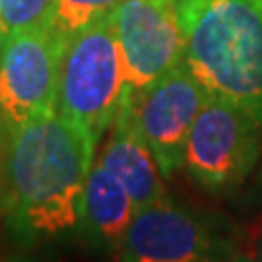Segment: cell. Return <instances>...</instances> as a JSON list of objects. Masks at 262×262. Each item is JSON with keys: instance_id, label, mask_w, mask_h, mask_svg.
<instances>
[{"instance_id": "6da1fadb", "label": "cell", "mask_w": 262, "mask_h": 262, "mask_svg": "<svg viewBox=\"0 0 262 262\" xmlns=\"http://www.w3.org/2000/svg\"><path fill=\"white\" fill-rule=\"evenodd\" d=\"M96 146L83 129L57 112L11 138L3 214L15 245L31 249L79 241L83 194Z\"/></svg>"}, {"instance_id": "7a4b0ae2", "label": "cell", "mask_w": 262, "mask_h": 262, "mask_svg": "<svg viewBox=\"0 0 262 262\" xmlns=\"http://www.w3.org/2000/svg\"><path fill=\"white\" fill-rule=\"evenodd\" d=\"M184 68L210 98L262 122V13L247 0H177Z\"/></svg>"}, {"instance_id": "3957f363", "label": "cell", "mask_w": 262, "mask_h": 262, "mask_svg": "<svg viewBox=\"0 0 262 262\" xmlns=\"http://www.w3.org/2000/svg\"><path fill=\"white\" fill-rule=\"evenodd\" d=\"M127 90L125 61L112 18L75 33L63 46L57 114L98 144L110 131Z\"/></svg>"}, {"instance_id": "277c9868", "label": "cell", "mask_w": 262, "mask_h": 262, "mask_svg": "<svg viewBox=\"0 0 262 262\" xmlns=\"http://www.w3.org/2000/svg\"><path fill=\"white\" fill-rule=\"evenodd\" d=\"M262 158V122L236 105L210 98L196 116L184 170L199 190L229 194L247 182Z\"/></svg>"}, {"instance_id": "5b68a950", "label": "cell", "mask_w": 262, "mask_h": 262, "mask_svg": "<svg viewBox=\"0 0 262 262\" xmlns=\"http://www.w3.org/2000/svg\"><path fill=\"white\" fill-rule=\"evenodd\" d=\"M236 249L238 241L221 216L164 196L138 208L118 262H221Z\"/></svg>"}, {"instance_id": "8992f818", "label": "cell", "mask_w": 262, "mask_h": 262, "mask_svg": "<svg viewBox=\"0 0 262 262\" xmlns=\"http://www.w3.org/2000/svg\"><path fill=\"white\" fill-rule=\"evenodd\" d=\"M66 42L51 24L24 29L0 44V136L15 134L57 112L59 63Z\"/></svg>"}, {"instance_id": "52a82bcc", "label": "cell", "mask_w": 262, "mask_h": 262, "mask_svg": "<svg viewBox=\"0 0 262 262\" xmlns=\"http://www.w3.org/2000/svg\"><path fill=\"white\" fill-rule=\"evenodd\" d=\"M125 98L164 179H175L184 170L188 138L208 94L182 63L140 92L125 90Z\"/></svg>"}, {"instance_id": "ba28073f", "label": "cell", "mask_w": 262, "mask_h": 262, "mask_svg": "<svg viewBox=\"0 0 262 262\" xmlns=\"http://www.w3.org/2000/svg\"><path fill=\"white\" fill-rule=\"evenodd\" d=\"M110 18L125 61L127 92H140L182 66L177 0H122Z\"/></svg>"}, {"instance_id": "9c48e42d", "label": "cell", "mask_w": 262, "mask_h": 262, "mask_svg": "<svg viewBox=\"0 0 262 262\" xmlns=\"http://www.w3.org/2000/svg\"><path fill=\"white\" fill-rule=\"evenodd\" d=\"M96 162L125 184L138 208L153 206L168 196L162 168L131 116L125 96Z\"/></svg>"}, {"instance_id": "30bf717a", "label": "cell", "mask_w": 262, "mask_h": 262, "mask_svg": "<svg viewBox=\"0 0 262 262\" xmlns=\"http://www.w3.org/2000/svg\"><path fill=\"white\" fill-rule=\"evenodd\" d=\"M136 212L138 206L125 184L94 160L83 194L79 241L101 258H118Z\"/></svg>"}, {"instance_id": "8fae6325", "label": "cell", "mask_w": 262, "mask_h": 262, "mask_svg": "<svg viewBox=\"0 0 262 262\" xmlns=\"http://www.w3.org/2000/svg\"><path fill=\"white\" fill-rule=\"evenodd\" d=\"M122 0H55L51 29L63 42L105 15H112Z\"/></svg>"}, {"instance_id": "7c38bea8", "label": "cell", "mask_w": 262, "mask_h": 262, "mask_svg": "<svg viewBox=\"0 0 262 262\" xmlns=\"http://www.w3.org/2000/svg\"><path fill=\"white\" fill-rule=\"evenodd\" d=\"M55 0H0L3 39L24 29L51 24Z\"/></svg>"}, {"instance_id": "4fadbf2b", "label": "cell", "mask_w": 262, "mask_h": 262, "mask_svg": "<svg viewBox=\"0 0 262 262\" xmlns=\"http://www.w3.org/2000/svg\"><path fill=\"white\" fill-rule=\"evenodd\" d=\"M5 192H7V142L0 136V214L5 208Z\"/></svg>"}, {"instance_id": "5bb4252c", "label": "cell", "mask_w": 262, "mask_h": 262, "mask_svg": "<svg viewBox=\"0 0 262 262\" xmlns=\"http://www.w3.org/2000/svg\"><path fill=\"white\" fill-rule=\"evenodd\" d=\"M221 262H262L258 253H245V251H238L236 249L232 256H227L225 260H221Z\"/></svg>"}, {"instance_id": "9a60e30c", "label": "cell", "mask_w": 262, "mask_h": 262, "mask_svg": "<svg viewBox=\"0 0 262 262\" xmlns=\"http://www.w3.org/2000/svg\"><path fill=\"white\" fill-rule=\"evenodd\" d=\"M7 262H42V260H37V258H29V256H15V258L7 260Z\"/></svg>"}, {"instance_id": "2e32d148", "label": "cell", "mask_w": 262, "mask_h": 262, "mask_svg": "<svg viewBox=\"0 0 262 262\" xmlns=\"http://www.w3.org/2000/svg\"><path fill=\"white\" fill-rule=\"evenodd\" d=\"M247 3H249V5H253V7H256V9L262 13V0H247Z\"/></svg>"}, {"instance_id": "e0dca14e", "label": "cell", "mask_w": 262, "mask_h": 262, "mask_svg": "<svg viewBox=\"0 0 262 262\" xmlns=\"http://www.w3.org/2000/svg\"><path fill=\"white\" fill-rule=\"evenodd\" d=\"M258 256H260V260H262V243H260V249H258Z\"/></svg>"}, {"instance_id": "ac0fdd59", "label": "cell", "mask_w": 262, "mask_h": 262, "mask_svg": "<svg viewBox=\"0 0 262 262\" xmlns=\"http://www.w3.org/2000/svg\"><path fill=\"white\" fill-rule=\"evenodd\" d=\"M0 44H3V29H0Z\"/></svg>"}]
</instances>
